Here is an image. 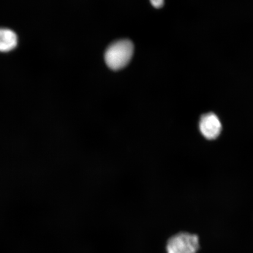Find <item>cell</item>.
Here are the masks:
<instances>
[{
  "mask_svg": "<svg viewBox=\"0 0 253 253\" xmlns=\"http://www.w3.org/2000/svg\"><path fill=\"white\" fill-rule=\"evenodd\" d=\"M134 53L131 41L123 40L111 44L107 49L104 59L107 66L114 71L125 68L130 62Z\"/></svg>",
  "mask_w": 253,
  "mask_h": 253,
  "instance_id": "obj_1",
  "label": "cell"
},
{
  "mask_svg": "<svg viewBox=\"0 0 253 253\" xmlns=\"http://www.w3.org/2000/svg\"><path fill=\"white\" fill-rule=\"evenodd\" d=\"M199 249L198 236L187 232L170 237L166 246L167 253H197Z\"/></svg>",
  "mask_w": 253,
  "mask_h": 253,
  "instance_id": "obj_2",
  "label": "cell"
},
{
  "mask_svg": "<svg viewBox=\"0 0 253 253\" xmlns=\"http://www.w3.org/2000/svg\"><path fill=\"white\" fill-rule=\"evenodd\" d=\"M199 128L205 138L213 140L220 135L222 126L216 114L210 112L201 116L199 120Z\"/></svg>",
  "mask_w": 253,
  "mask_h": 253,
  "instance_id": "obj_3",
  "label": "cell"
},
{
  "mask_svg": "<svg viewBox=\"0 0 253 253\" xmlns=\"http://www.w3.org/2000/svg\"><path fill=\"white\" fill-rule=\"evenodd\" d=\"M18 42L17 35L8 28H0V52H9L17 47Z\"/></svg>",
  "mask_w": 253,
  "mask_h": 253,
  "instance_id": "obj_4",
  "label": "cell"
},
{
  "mask_svg": "<svg viewBox=\"0 0 253 253\" xmlns=\"http://www.w3.org/2000/svg\"><path fill=\"white\" fill-rule=\"evenodd\" d=\"M150 1L151 4L156 8L162 7L164 4V0H150Z\"/></svg>",
  "mask_w": 253,
  "mask_h": 253,
  "instance_id": "obj_5",
  "label": "cell"
}]
</instances>
